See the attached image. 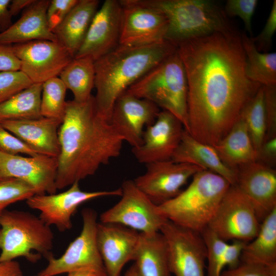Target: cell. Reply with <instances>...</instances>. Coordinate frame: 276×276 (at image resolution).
Segmentation results:
<instances>
[{
  "label": "cell",
  "mask_w": 276,
  "mask_h": 276,
  "mask_svg": "<svg viewBox=\"0 0 276 276\" xmlns=\"http://www.w3.org/2000/svg\"><path fill=\"white\" fill-rule=\"evenodd\" d=\"M240 35L215 33L177 46L188 83V133L212 146L262 86L246 75Z\"/></svg>",
  "instance_id": "1"
},
{
  "label": "cell",
  "mask_w": 276,
  "mask_h": 276,
  "mask_svg": "<svg viewBox=\"0 0 276 276\" xmlns=\"http://www.w3.org/2000/svg\"><path fill=\"white\" fill-rule=\"evenodd\" d=\"M57 189L94 175L100 166L119 156L123 137L97 112L94 96L78 103L67 101L58 130Z\"/></svg>",
  "instance_id": "2"
},
{
  "label": "cell",
  "mask_w": 276,
  "mask_h": 276,
  "mask_svg": "<svg viewBox=\"0 0 276 276\" xmlns=\"http://www.w3.org/2000/svg\"><path fill=\"white\" fill-rule=\"evenodd\" d=\"M168 40L145 46L119 45L94 61L98 113L110 122L117 99L149 70L177 51Z\"/></svg>",
  "instance_id": "3"
},
{
  "label": "cell",
  "mask_w": 276,
  "mask_h": 276,
  "mask_svg": "<svg viewBox=\"0 0 276 276\" xmlns=\"http://www.w3.org/2000/svg\"><path fill=\"white\" fill-rule=\"evenodd\" d=\"M155 9L166 17V40L177 47L185 41L215 33L239 32L225 14L223 7L210 0H135Z\"/></svg>",
  "instance_id": "4"
},
{
  "label": "cell",
  "mask_w": 276,
  "mask_h": 276,
  "mask_svg": "<svg viewBox=\"0 0 276 276\" xmlns=\"http://www.w3.org/2000/svg\"><path fill=\"white\" fill-rule=\"evenodd\" d=\"M231 186L220 175L201 170L193 176L186 189L157 205V211L168 220L200 233L208 226Z\"/></svg>",
  "instance_id": "5"
},
{
  "label": "cell",
  "mask_w": 276,
  "mask_h": 276,
  "mask_svg": "<svg viewBox=\"0 0 276 276\" xmlns=\"http://www.w3.org/2000/svg\"><path fill=\"white\" fill-rule=\"evenodd\" d=\"M125 92L149 100L170 112L189 132L187 79L177 51L149 70Z\"/></svg>",
  "instance_id": "6"
},
{
  "label": "cell",
  "mask_w": 276,
  "mask_h": 276,
  "mask_svg": "<svg viewBox=\"0 0 276 276\" xmlns=\"http://www.w3.org/2000/svg\"><path fill=\"white\" fill-rule=\"evenodd\" d=\"M0 262L24 257L32 263L52 255L50 226L28 212L4 210L0 214Z\"/></svg>",
  "instance_id": "7"
},
{
  "label": "cell",
  "mask_w": 276,
  "mask_h": 276,
  "mask_svg": "<svg viewBox=\"0 0 276 276\" xmlns=\"http://www.w3.org/2000/svg\"><path fill=\"white\" fill-rule=\"evenodd\" d=\"M121 189V199L101 214V222L120 224L144 234L160 232L167 219L158 213L157 205L136 186L133 180L124 181Z\"/></svg>",
  "instance_id": "8"
},
{
  "label": "cell",
  "mask_w": 276,
  "mask_h": 276,
  "mask_svg": "<svg viewBox=\"0 0 276 276\" xmlns=\"http://www.w3.org/2000/svg\"><path fill=\"white\" fill-rule=\"evenodd\" d=\"M260 226L250 202L236 186L231 185L208 227L226 242L248 243L257 236Z\"/></svg>",
  "instance_id": "9"
},
{
  "label": "cell",
  "mask_w": 276,
  "mask_h": 276,
  "mask_svg": "<svg viewBox=\"0 0 276 276\" xmlns=\"http://www.w3.org/2000/svg\"><path fill=\"white\" fill-rule=\"evenodd\" d=\"M81 215L83 226L80 235L70 243L60 257L49 256L48 265L38 276H55L83 268H94L106 274L97 245V213L86 208Z\"/></svg>",
  "instance_id": "10"
},
{
  "label": "cell",
  "mask_w": 276,
  "mask_h": 276,
  "mask_svg": "<svg viewBox=\"0 0 276 276\" xmlns=\"http://www.w3.org/2000/svg\"><path fill=\"white\" fill-rule=\"evenodd\" d=\"M160 232L167 242L172 274L175 276H206V249L200 233L168 220Z\"/></svg>",
  "instance_id": "11"
},
{
  "label": "cell",
  "mask_w": 276,
  "mask_h": 276,
  "mask_svg": "<svg viewBox=\"0 0 276 276\" xmlns=\"http://www.w3.org/2000/svg\"><path fill=\"white\" fill-rule=\"evenodd\" d=\"M20 62V71L33 83H43L59 76L74 59L69 50L58 41L37 40L12 45Z\"/></svg>",
  "instance_id": "12"
},
{
  "label": "cell",
  "mask_w": 276,
  "mask_h": 276,
  "mask_svg": "<svg viewBox=\"0 0 276 276\" xmlns=\"http://www.w3.org/2000/svg\"><path fill=\"white\" fill-rule=\"evenodd\" d=\"M121 188L110 191H84L80 189L79 182H76L64 192L35 194L27 199L26 203L31 209L40 212L39 217L47 225H55L59 231L64 232L72 227V216L83 203L101 197L121 196Z\"/></svg>",
  "instance_id": "13"
},
{
  "label": "cell",
  "mask_w": 276,
  "mask_h": 276,
  "mask_svg": "<svg viewBox=\"0 0 276 276\" xmlns=\"http://www.w3.org/2000/svg\"><path fill=\"white\" fill-rule=\"evenodd\" d=\"M146 166V172L133 181L157 205L178 195L189 179L198 172L204 170L197 166L172 159L152 162Z\"/></svg>",
  "instance_id": "14"
},
{
  "label": "cell",
  "mask_w": 276,
  "mask_h": 276,
  "mask_svg": "<svg viewBox=\"0 0 276 276\" xmlns=\"http://www.w3.org/2000/svg\"><path fill=\"white\" fill-rule=\"evenodd\" d=\"M120 1L123 8L120 45L145 46L166 40L168 23L161 12L134 0Z\"/></svg>",
  "instance_id": "15"
},
{
  "label": "cell",
  "mask_w": 276,
  "mask_h": 276,
  "mask_svg": "<svg viewBox=\"0 0 276 276\" xmlns=\"http://www.w3.org/2000/svg\"><path fill=\"white\" fill-rule=\"evenodd\" d=\"M57 157L38 154L24 157L0 151V181L15 178L31 185L36 194H55Z\"/></svg>",
  "instance_id": "16"
},
{
  "label": "cell",
  "mask_w": 276,
  "mask_h": 276,
  "mask_svg": "<svg viewBox=\"0 0 276 276\" xmlns=\"http://www.w3.org/2000/svg\"><path fill=\"white\" fill-rule=\"evenodd\" d=\"M122 11L120 1H104L94 17L74 58L88 57L95 61L118 47Z\"/></svg>",
  "instance_id": "17"
},
{
  "label": "cell",
  "mask_w": 276,
  "mask_h": 276,
  "mask_svg": "<svg viewBox=\"0 0 276 276\" xmlns=\"http://www.w3.org/2000/svg\"><path fill=\"white\" fill-rule=\"evenodd\" d=\"M185 128L181 122L170 112L160 111L153 124L146 127L142 144L132 149V153L140 163L172 159L177 148Z\"/></svg>",
  "instance_id": "18"
},
{
  "label": "cell",
  "mask_w": 276,
  "mask_h": 276,
  "mask_svg": "<svg viewBox=\"0 0 276 276\" xmlns=\"http://www.w3.org/2000/svg\"><path fill=\"white\" fill-rule=\"evenodd\" d=\"M251 204L259 221L276 209V171L257 160L237 169L235 185Z\"/></svg>",
  "instance_id": "19"
},
{
  "label": "cell",
  "mask_w": 276,
  "mask_h": 276,
  "mask_svg": "<svg viewBox=\"0 0 276 276\" xmlns=\"http://www.w3.org/2000/svg\"><path fill=\"white\" fill-rule=\"evenodd\" d=\"M160 110L153 102L126 92L116 101L110 123L132 148L142 143L145 128L153 124Z\"/></svg>",
  "instance_id": "20"
},
{
  "label": "cell",
  "mask_w": 276,
  "mask_h": 276,
  "mask_svg": "<svg viewBox=\"0 0 276 276\" xmlns=\"http://www.w3.org/2000/svg\"><path fill=\"white\" fill-rule=\"evenodd\" d=\"M140 232L114 223H98L97 241L107 276H121L125 265L133 261Z\"/></svg>",
  "instance_id": "21"
},
{
  "label": "cell",
  "mask_w": 276,
  "mask_h": 276,
  "mask_svg": "<svg viewBox=\"0 0 276 276\" xmlns=\"http://www.w3.org/2000/svg\"><path fill=\"white\" fill-rule=\"evenodd\" d=\"M59 120L41 117L36 119L5 120L0 124L38 154L58 157L60 147Z\"/></svg>",
  "instance_id": "22"
},
{
  "label": "cell",
  "mask_w": 276,
  "mask_h": 276,
  "mask_svg": "<svg viewBox=\"0 0 276 276\" xmlns=\"http://www.w3.org/2000/svg\"><path fill=\"white\" fill-rule=\"evenodd\" d=\"M49 0H35L20 18L0 33V44H18L37 40L58 41L50 29L46 17Z\"/></svg>",
  "instance_id": "23"
},
{
  "label": "cell",
  "mask_w": 276,
  "mask_h": 276,
  "mask_svg": "<svg viewBox=\"0 0 276 276\" xmlns=\"http://www.w3.org/2000/svg\"><path fill=\"white\" fill-rule=\"evenodd\" d=\"M171 159L197 166L220 175L231 185L236 184L237 171L224 164L213 146L196 140L185 130Z\"/></svg>",
  "instance_id": "24"
},
{
  "label": "cell",
  "mask_w": 276,
  "mask_h": 276,
  "mask_svg": "<svg viewBox=\"0 0 276 276\" xmlns=\"http://www.w3.org/2000/svg\"><path fill=\"white\" fill-rule=\"evenodd\" d=\"M132 265L134 276H171L166 240L160 232L140 233Z\"/></svg>",
  "instance_id": "25"
},
{
  "label": "cell",
  "mask_w": 276,
  "mask_h": 276,
  "mask_svg": "<svg viewBox=\"0 0 276 276\" xmlns=\"http://www.w3.org/2000/svg\"><path fill=\"white\" fill-rule=\"evenodd\" d=\"M98 0H78L63 21L52 31L57 41L75 57L98 10Z\"/></svg>",
  "instance_id": "26"
},
{
  "label": "cell",
  "mask_w": 276,
  "mask_h": 276,
  "mask_svg": "<svg viewBox=\"0 0 276 276\" xmlns=\"http://www.w3.org/2000/svg\"><path fill=\"white\" fill-rule=\"evenodd\" d=\"M213 147L224 164L236 171L257 159V151L240 116L228 132Z\"/></svg>",
  "instance_id": "27"
},
{
  "label": "cell",
  "mask_w": 276,
  "mask_h": 276,
  "mask_svg": "<svg viewBox=\"0 0 276 276\" xmlns=\"http://www.w3.org/2000/svg\"><path fill=\"white\" fill-rule=\"evenodd\" d=\"M241 262L267 267L276 265V209L261 223L255 238L245 245Z\"/></svg>",
  "instance_id": "28"
},
{
  "label": "cell",
  "mask_w": 276,
  "mask_h": 276,
  "mask_svg": "<svg viewBox=\"0 0 276 276\" xmlns=\"http://www.w3.org/2000/svg\"><path fill=\"white\" fill-rule=\"evenodd\" d=\"M245 55V71L252 81L265 86H276V53L261 52L252 38L240 35Z\"/></svg>",
  "instance_id": "29"
},
{
  "label": "cell",
  "mask_w": 276,
  "mask_h": 276,
  "mask_svg": "<svg viewBox=\"0 0 276 276\" xmlns=\"http://www.w3.org/2000/svg\"><path fill=\"white\" fill-rule=\"evenodd\" d=\"M59 78L73 93L75 101L84 102L91 97L95 87L94 61L88 57L74 58L61 72Z\"/></svg>",
  "instance_id": "30"
},
{
  "label": "cell",
  "mask_w": 276,
  "mask_h": 276,
  "mask_svg": "<svg viewBox=\"0 0 276 276\" xmlns=\"http://www.w3.org/2000/svg\"><path fill=\"white\" fill-rule=\"evenodd\" d=\"M42 83H33L0 104V122L36 119L40 113Z\"/></svg>",
  "instance_id": "31"
},
{
  "label": "cell",
  "mask_w": 276,
  "mask_h": 276,
  "mask_svg": "<svg viewBox=\"0 0 276 276\" xmlns=\"http://www.w3.org/2000/svg\"><path fill=\"white\" fill-rule=\"evenodd\" d=\"M240 116L246 125L249 134L258 152L266 134V118L264 87L262 85L243 109Z\"/></svg>",
  "instance_id": "32"
},
{
  "label": "cell",
  "mask_w": 276,
  "mask_h": 276,
  "mask_svg": "<svg viewBox=\"0 0 276 276\" xmlns=\"http://www.w3.org/2000/svg\"><path fill=\"white\" fill-rule=\"evenodd\" d=\"M66 89L58 77L42 83L40 103V113L42 117L54 119L62 123L66 103L65 100Z\"/></svg>",
  "instance_id": "33"
},
{
  "label": "cell",
  "mask_w": 276,
  "mask_h": 276,
  "mask_svg": "<svg viewBox=\"0 0 276 276\" xmlns=\"http://www.w3.org/2000/svg\"><path fill=\"white\" fill-rule=\"evenodd\" d=\"M206 249V276H221L223 270L222 258L224 250L227 244L208 227L201 233Z\"/></svg>",
  "instance_id": "34"
},
{
  "label": "cell",
  "mask_w": 276,
  "mask_h": 276,
  "mask_svg": "<svg viewBox=\"0 0 276 276\" xmlns=\"http://www.w3.org/2000/svg\"><path fill=\"white\" fill-rule=\"evenodd\" d=\"M35 194V189L22 180L10 178L0 181V214L9 205Z\"/></svg>",
  "instance_id": "35"
},
{
  "label": "cell",
  "mask_w": 276,
  "mask_h": 276,
  "mask_svg": "<svg viewBox=\"0 0 276 276\" xmlns=\"http://www.w3.org/2000/svg\"><path fill=\"white\" fill-rule=\"evenodd\" d=\"M32 84L20 71L0 72V104Z\"/></svg>",
  "instance_id": "36"
},
{
  "label": "cell",
  "mask_w": 276,
  "mask_h": 276,
  "mask_svg": "<svg viewBox=\"0 0 276 276\" xmlns=\"http://www.w3.org/2000/svg\"><path fill=\"white\" fill-rule=\"evenodd\" d=\"M257 0H227L223 7L228 17H239L243 22L246 30L251 37V20L257 7Z\"/></svg>",
  "instance_id": "37"
},
{
  "label": "cell",
  "mask_w": 276,
  "mask_h": 276,
  "mask_svg": "<svg viewBox=\"0 0 276 276\" xmlns=\"http://www.w3.org/2000/svg\"><path fill=\"white\" fill-rule=\"evenodd\" d=\"M0 151L7 154H25L30 156L38 155L35 150L0 124Z\"/></svg>",
  "instance_id": "38"
},
{
  "label": "cell",
  "mask_w": 276,
  "mask_h": 276,
  "mask_svg": "<svg viewBox=\"0 0 276 276\" xmlns=\"http://www.w3.org/2000/svg\"><path fill=\"white\" fill-rule=\"evenodd\" d=\"M78 1V0L50 1L46 11V17L48 26L52 31L63 21Z\"/></svg>",
  "instance_id": "39"
},
{
  "label": "cell",
  "mask_w": 276,
  "mask_h": 276,
  "mask_svg": "<svg viewBox=\"0 0 276 276\" xmlns=\"http://www.w3.org/2000/svg\"><path fill=\"white\" fill-rule=\"evenodd\" d=\"M276 31V1L274 0L268 17L261 32L252 37L257 50L268 52L272 45V38Z\"/></svg>",
  "instance_id": "40"
},
{
  "label": "cell",
  "mask_w": 276,
  "mask_h": 276,
  "mask_svg": "<svg viewBox=\"0 0 276 276\" xmlns=\"http://www.w3.org/2000/svg\"><path fill=\"white\" fill-rule=\"evenodd\" d=\"M263 87L266 118V139L276 136V86Z\"/></svg>",
  "instance_id": "41"
},
{
  "label": "cell",
  "mask_w": 276,
  "mask_h": 276,
  "mask_svg": "<svg viewBox=\"0 0 276 276\" xmlns=\"http://www.w3.org/2000/svg\"><path fill=\"white\" fill-rule=\"evenodd\" d=\"M268 267L241 262L236 267L223 270L221 276H269Z\"/></svg>",
  "instance_id": "42"
},
{
  "label": "cell",
  "mask_w": 276,
  "mask_h": 276,
  "mask_svg": "<svg viewBox=\"0 0 276 276\" xmlns=\"http://www.w3.org/2000/svg\"><path fill=\"white\" fill-rule=\"evenodd\" d=\"M246 243L240 240H233L231 243H227L223 254V268L226 266L233 268L240 263L241 254Z\"/></svg>",
  "instance_id": "43"
},
{
  "label": "cell",
  "mask_w": 276,
  "mask_h": 276,
  "mask_svg": "<svg viewBox=\"0 0 276 276\" xmlns=\"http://www.w3.org/2000/svg\"><path fill=\"white\" fill-rule=\"evenodd\" d=\"M20 62L10 44H0V72L18 71Z\"/></svg>",
  "instance_id": "44"
},
{
  "label": "cell",
  "mask_w": 276,
  "mask_h": 276,
  "mask_svg": "<svg viewBox=\"0 0 276 276\" xmlns=\"http://www.w3.org/2000/svg\"><path fill=\"white\" fill-rule=\"evenodd\" d=\"M257 160L273 168L276 162V136L264 139L257 152Z\"/></svg>",
  "instance_id": "45"
},
{
  "label": "cell",
  "mask_w": 276,
  "mask_h": 276,
  "mask_svg": "<svg viewBox=\"0 0 276 276\" xmlns=\"http://www.w3.org/2000/svg\"><path fill=\"white\" fill-rule=\"evenodd\" d=\"M0 276H24L19 263L15 260L0 262Z\"/></svg>",
  "instance_id": "46"
},
{
  "label": "cell",
  "mask_w": 276,
  "mask_h": 276,
  "mask_svg": "<svg viewBox=\"0 0 276 276\" xmlns=\"http://www.w3.org/2000/svg\"><path fill=\"white\" fill-rule=\"evenodd\" d=\"M11 0H0V31L2 32L10 27L12 24V15L9 6Z\"/></svg>",
  "instance_id": "47"
},
{
  "label": "cell",
  "mask_w": 276,
  "mask_h": 276,
  "mask_svg": "<svg viewBox=\"0 0 276 276\" xmlns=\"http://www.w3.org/2000/svg\"><path fill=\"white\" fill-rule=\"evenodd\" d=\"M35 0H12L11 1L9 10L12 16L16 15L22 10H25L27 8L33 4Z\"/></svg>",
  "instance_id": "48"
},
{
  "label": "cell",
  "mask_w": 276,
  "mask_h": 276,
  "mask_svg": "<svg viewBox=\"0 0 276 276\" xmlns=\"http://www.w3.org/2000/svg\"><path fill=\"white\" fill-rule=\"evenodd\" d=\"M67 273V276H107L105 273L92 268H83Z\"/></svg>",
  "instance_id": "49"
},
{
  "label": "cell",
  "mask_w": 276,
  "mask_h": 276,
  "mask_svg": "<svg viewBox=\"0 0 276 276\" xmlns=\"http://www.w3.org/2000/svg\"><path fill=\"white\" fill-rule=\"evenodd\" d=\"M123 276H134L133 267L132 265Z\"/></svg>",
  "instance_id": "50"
}]
</instances>
